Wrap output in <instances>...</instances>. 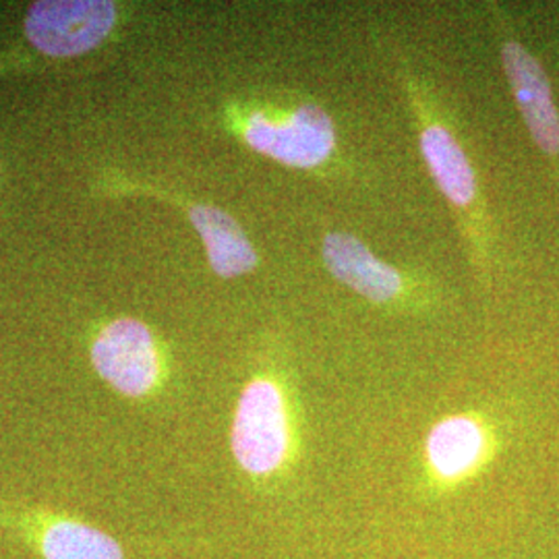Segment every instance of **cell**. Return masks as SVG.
Instances as JSON below:
<instances>
[{
  "label": "cell",
  "mask_w": 559,
  "mask_h": 559,
  "mask_svg": "<svg viewBox=\"0 0 559 559\" xmlns=\"http://www.w3.org/2000/svg\"><path fill=\"white\" fill-rule=\"evenodd\" d=\"M251 150L288 168H318L336 147L332 117L311 102H300L282 115L253 112L245 124Z\"/></svg>",
  "instance_id": "obj_1"
},
{
  "label": "cell",
  "mask_w": 559,
  "mask_h": 559,
  "mask_svg": "<svg viewBox=\"0 0 559 559\" xmlns=\"http://www.w3.org/2000/svg\"><path fill=\"white\" fill-rule=\"evenodd\" d=\"M290 448L286 402L270 380L251 381L237 406L233 423V454L249 475L276 473Z\"/></svg>",
  "instance_id": "obj_2"
},
{
  "label": "cell",
  "mask_w": 559,
  "mask_h": 559,
  "mask_svg": "<svg viewBox=\"0 0 559 559\" xmlns=\"http://www.w3.org/2000/svg\"><path fill=\"white\" fill-rule=\"evenodd\" d=\"M117 23V7L104 0L34 2L25 17L29 41L52 59L81 57L108 38Z\"/></svg>",
  "instance_id": "obj_3"
},
{
  "label": "cell",
  "mask_w": 559,
  "mask_h": 559,
  "mask_svg": "<svg viewBox=\"0 0 559 559\" xmlns=\"http://www.w3.org/2000/svg\"><path fill=\"white\" fill-rule=\"evenodd\" d=\"M92 359L104 380L133 399L147 394L160 378L156 344L141 321L119 320L104 328L92 346Z\"/></svg>",
  "instance_id": "obj_4"
},
{
  "label": "cell",
  "mask_w": 559,
  "mask_h": 559,
  "mask_svg": "<svg viewBox=\"0 0 559 559\" xmlns=\"http://www.w3.org/2000/svg\"><path fill=\"white\" fill-rule=\"evenodd\" d=\"M501 62L531 138L543 154L559 158V112L545 69L514 38L501 44Z\"/></svg>",
  "instance_id": "obj_5"
},
{
  "label": "cell",
  "mask_w": 559,
  "mask_h": 559,
  "mask_svg": "<svg viewBox=\"0 0 559 559\" xmlns=\"http://www.w3.org/2000/svg\"><path fill=\"white\" fill-rule=\"evenodd\" d=\"M323 261L334 278L373 302H390L402 293V276L381 261L357 237L330 233L323 237Z\"/></svg>",
  "instance_id": "obj_6"
},
{
  "label": "cell",
  "mask_w": 559,
  "mask_h": 559,
  "mask_svg": "<svg viewBox=\"0 0 559 559\" xmlns=\"http://www.w3.org/2000/svg\"><path fill=\"white\" fill-rule=\"evenodd\" d=\"M187 214L207 251L210 265L222 278L249 274L258 265V251L235 218L205 203H189Z\"/></svg>",
  "instance_id": "obj_7"
},
{
  "label": "cell",
  "mask_w": 559,
  "mask_h": 559,
  "mask_svg": "<svg viewBox=\"0 0 559 559\" xmlns=\"http://www.w3.org/2000/svg\"><path fill=\"white\" fill-rule=\"evenodd\" d=\"M487 438L477 420L450 417L433 427L427 440V460L436 477L448 483L471 475L485 456Z\"/></svg>",
  "instance_id": "obj_8"
},
{
  "label": "cell",
  "mask_w": 559,
  "mask_h": 559,
  "mask_svg": "<svg viewBox=\"0 0 559 559\" xmlns=\"http://www.w3.org/2000/svg\"><path fill=\"white\" fill-rule=\"evenodd\" d=\"M420 152L441 193L456 207H468L475 201L477 182L471 162L459 141L440 122L423 124L419 133Z\"/></svg>",
  "instance_id": "obj_9"
},
{
  "label": "cell",
  "mask_w": 559,
  "mask_h": 559,
  "mask_svg": "<svg viewBox=\"0 0 559 559\" xmlns=\"http://www.w3.org/2000/svg\"><path fill=\"white\" fill-rule=\"evenodd\" d=\"M36 540L46 559H122L117 540L78 520L41 519Z\"/></svg>",
  "instance_id": "obj_10"
}]
</instances>
